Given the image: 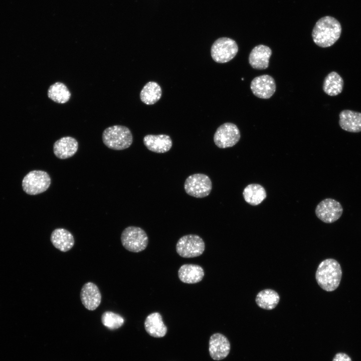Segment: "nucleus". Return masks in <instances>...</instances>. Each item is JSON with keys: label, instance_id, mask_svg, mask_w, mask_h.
<instances>
[{"label": "nucleus", "instance_id": "27", "mask_svg": "<svg viewBox=\"0 0 361 361\" xmlns=\"http://www.w3.org/2000/svg\"><path fill=\"white\" fill-rule=\"evenodd\" d=\"M332 361H352L351 358L343 352L337 353L334 356Z\"/></svg>", "mask_w": 361, "mask_h": 361}, {"label": "nucleus", "instance_id": "22", "mask_svg": "<svg viewBox=\"0 0 361 361\" xmlns=\"http://www.w3.org/2000/svg\"><path fill=\"white\" fill-rule=\"evenodd\" d=\"M280 301V296L275 290L265 289L260 291L256 295L255 301L260 308L265 310L275 308Z\"/></svg>", "mask_w": 361, "mask_h": 361}, {"label": "nucleus", "instance_id": "6", "mask_svg": "<svg viewBox=\"0 0 361 361\" xmlns=\"http://www.w3.org/2000/svg\"><path fill=\"white\" fill-rule=\"evenodd\" d=\"M238 46L233 39L222 37L213 44L211 54L212 59L217 63H225L232 60L237 55Z\"/></svg>", "mask_w": 361, "mask_h": 361}, {"label": "nucleus", "instance_id": "1", "mask_svg": "<svg viewBox=\"0 0 361 361\" xmlns=\"http://www.w3.org/2000/svg\"><path fill=\"white\" fill-rule=\"evenodd\" d=\"M341 30V24L335 18L323 17L317 21L313 28V41L320 47H330L339 39Z\"/></svg>", "mask_w": 361, "mask_h": 361}, {"label": "nucleus", "instance_id": "8", "mask_svg": "<svg viewBox=\"0 0 361 361\" xmlns=\"http://www.w3.org/2000/svg\"><path fill=\"white\" fill-rule=\"evenodd\" d=\"M184 188L189 195L197 198H202L210 194L212 184L208 175L203 173H195L186 178Z\"/></svg>", "mask_w": 361, "mask_h": 361}, {"label": "nucleus", "instance_id": "2", "mask_svg": "<svg viewBox=\"0 0 361 361\" xmlns=\"http://www.w3.org/2000/svg\"><path fill=\"white\" fill-rule=\"evenodd\" d=\"M342 277V270L337 261L332 258L323 260L318 265L315 279L323 290L331 292L339 286Z\"/></svg>", "mask_w": 361, "mask_h": 361}, {"label": "nucleus", "instance_id": "13", "mask_svg": "<svg viewBox=\"0 0 361 361\" xmlns=\"http://www.w3.org/2000/svg\"><path fill=\"white\" fill-rule=\"evenodd\" d=\"M80 296L82 303L89 310H95L101 303L100 291L93 282H88L83 285Z\"/></svg>", "mask_w": 361, "mask_h": 361}, {"label": "nucleus", "instance_id": "23", "mask_svg": "<svg viewBox=\"0 0 361 361\" xmlns=\"http://www.w3.org/2000/svg\"><path fill=\"white\" fill-rule=\"evenodd\" d=\"M343 80L336 72H331L325 77L322 86L323 91L329 96H334L341 93L343 88Z\"/></svg>", "mask_w": 361, "mask_h": 361}, {"label": "nucleus", "instance_id": "17", "mask_svg": "<svg viewBox=\"0 0 361 361\" xmlns=\"http://www.w3.org/2000/svg\"><path fill=\"white\" fill-rule=\"evenodd\" d=\"M339 125L343 130L350 132L361 131V113L350 110H343L339 115Z\"/></svg>", "mask_w": 361, "mask_h": 361}, {"label": "nucleus", "instance_id": "16", "mask_svg": "<svg viewBox=\"0 0 361 361\" xmlns=\"http://www.w3.org/2000/svg\"><path fill=\"white\" fill-rule=\"evenodd\" d=\"M143 141L148 150L156 153L166 152L170 149L172 145L171 138L165 134L146 135Z\"/></svg>", "mask_w": 361, "mask_h": 361}, {"label": "nucleus", "instance_id": "24", "mask_svg": "<svg viewBox=\"0 0 361 361\" xmlns=\"http://www.w3.org/2000/svg\"><path fill=\"white\" fill-rule=\"evenodd\" d=\"M162 90L159 85L154 81L147 82L140 93L141 101L146 105H152L161 98Z\"/></svg>", "mask_w": 361, "mask_h": 361}, {"label": "nucleus", "instance_id": "21", "mask_svg": "<svg viewBox=\"0 0 361 361\" xmlns=\"http://www.w3.org/2000/svg\"><path fill=\"white\" fill-rule=\"evenodd\" d=\"M243 196L247 203L252 206H257L266 199L267 194L263 186L257 184H252L245 188Z\"/></svg>", "mask_w": 361, "mask_h": 361}, {"label": "nucleus", "instance_id": "10", "mask_svg": "<svg viewBox=\"0 0 361 361\" xmlns=\"http://www.w3.org/2000/svg\"><path fill=\"white\" fill-rule=\"evenodd\" d=\"M317 217L325 223H332L338 220L343 213V208L339 202L330 198L321 201L316 206Z\"/></svg>", "mask_w": 361, "mask_h": 361}, {"label": "nucleus", "instance_id": "3", "mask_svg": "<svg viewBox=\"0 0 361 361\" xmlns=\"http://www.w3.org/2000/svg\"><path fill=\"white\" fill-rule=\"evenodd\" d=\"M102 141L109 148L123 150L130 146L132 143L133 137L128 127L115 125L108 127L103 131Z\"/></svg>", "mask_w": 361, "mask_h": 361}, {"label": "nucleus", "instance_id": "9", "mask_svg": "<svg viewBox=\"0 0 361 361\" xmlns=\"http://www.w3.org/2000/svg\"><path fill=\"white\" fill-rule=\"evenodd\" d=\"M240 137V132L237 125L227 122L217 128L214 135V141L218 147L226 148L234 146Z\"/></svg>", "mask_w": 361, "mask_h": 361}, {"label": "nucleus", "instance_id": "20", "mask_svg": "<svg viewBox=\"0 0 361 361\" xmlns=\"http://www.w3.org/2000/svg\"><path fill=\"white\" fill-rule=\"evenodd\" d=\"M205 275L203 268L196 264H186L180 266L178 271L179 280L185 283H197L203 279Z\"/></svg>", "mask_w": 361, "mask_h": 361}, {"label": "nucleus", "instance_id": "4", "mask_svg": "<svg viewBox=\"0 0 361 361\" xmlns=\"http://www.w3.org/2000/svg\"><path fill=\"white\" fill-rule=\"evenodd\" d=\"M121 242L127 250L138 253L144 250L148 243V236L141 228L129 226L125 228L121 235Z\"/></svg>", "mask_w": 361, "mask_h": 361}, {"label": "nucleus", "instance_id": "25", "mask_svg": "<svg viewBox=\"0 0 361 361\" xmlns=\"http://www.w3.org/2000/svg\"><path fill=\"white\" fill-rule=\"evenodd\" d=\"M47 94L50 99L60 104L67 102L71 96L66 85L60 82L52 84L48 88Z\"/></svg>", "mask_w": 361, "mask_h": 361}, {"label": "nucleus", "instance_id": "15", "mask_svg": "<svg viewBox=\"0 0 361 361\" xmlns=\"http://www.w3.org/2000/svg\"><path fill=\"white\" fill-rule=\"evenodd\" d=\"M78 148L77 140L71 136H65L55 142L53 151L55 156L61 159L73 156Z\"/></svg>", "mask_w": 361, "mask_h": 361}, {"label": "nucleus", "instance_id": "26", "mask_svg": "<svg viewBox=\"0 0 361 361\" xmlns=\"http://www.w3.org/2000/svg\"><path fill=\"white\" fill-rule=\"evenodd\" d=\"M101 322L104 326L110 330H113L120 327L123 324L124 319L119 314L106 311L101 316Z\"/></svg>", "mask_w": 361, "mask_h": 361}, {"label": "nucleus", "instance_id": "18", "mask_svg": "<svg viewBox=\"0 0 361 361\" xmlns=\"http://www.w3.org/2000/svg\"><path fill=\"white\" fill-rule=\"evenodd\" d=\"M50 240L56 249L63 252L69 251L75 243L73 235L64 228L55 229L51 233Z\"/></svg>", "mask_w": 361, "mask_h": 361}, {"label": "nucleus", "instance_id": "5", "mask_svg": "<svg viewBox=\"0 0 361 361\" xmlns=\"http://www.w3.org/2000/svg\"><path fill=\"white\" fill-rule=\"evenodd\" d=\"M51 183V177L47 172L34 170L30 171L24 177L22 187L27 194L36 195L47 191Z\"/></svg>", "mask_w": 361, "mask_h": 361}, {"label": "nucleus", "instance_id": "14", "mask_svg": "<svg viewBox=\"0 0 361 361\" xmlns=\"http://www.w3.org/2000/svg\"><path fill=\"white\" fill-rule=\"evenodd\" d=\"M272 55L271 49L267 46L259 45L255 46L249 55V63L257 70H264L269 66V59Z\"/></svg>", "mask_w": 361, "mask_h": 361}, {"label": "nucleus", "instance_id": "19", "mask_svg": "<svg viewBox=\"0 0 361 361\" xmlns=\"http://www.w3.org/2000/svg\"><path fill=\"white\" fill-rule=\"evenodd\" d=\"M144 324L147 333L152 337H162L166 334L167 327L159 312H155L149 314L145 318Z\"/></svg>", "mask_w": 361, "mask_h": 361}, {"label": "nucleus", "instance_id": "11", "mask_svg": "<svg viewBox=\"0 0 361 361\" xmlns=\"http://www.w3.org/2000/svg\"><path fill=\"white\" fill-rule=\"evenodd\" d=\"M250 88L253 94L259 98L269 99L274 94L276 86L274 78L269 75L255 77L251 81Z\"/></svg>", "mask_w": 361, "mask_h": 361}, {"label": "nucleus", "instance_id": "7", "mask_svg": "<svg viewBox=\"0 0 361 361\" xmlns=\"http://www.w3.org/2000/svg\"><path fill=\"white\" fill-rule=\"evenodd\" d=\"M205 248V242L203 239L195 234L182 237L176 244L177 253L183 258L199 256L203 253Z\"/></svg>", "mask_w": 361, "mask_h": 361}, {"label": "nucleus", "instance_id": "12", "mask_svg": "<svg viewBox=\"0 0 361 361\" xmlns=\"http://www.w3.org/2000/svg\"><path fill=\"white\" fill-rule=\"evenodd\" d=\"M230 343L224 335L216 333L211 336L209 350L213 359L220 360L226 357L230 352Z\"/></svg>", "mask_w": 361, "mask_h": 361}]
</instances>
